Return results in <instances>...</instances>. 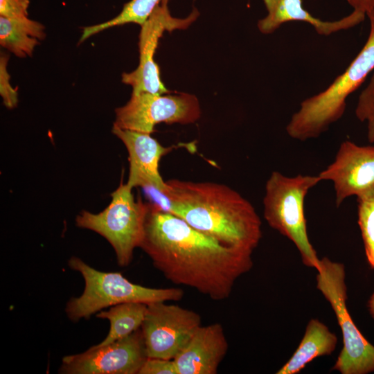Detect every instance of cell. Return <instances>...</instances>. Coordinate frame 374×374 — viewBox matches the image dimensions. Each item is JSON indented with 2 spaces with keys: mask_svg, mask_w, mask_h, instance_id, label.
<instances>
[{
  "mask_svg": "<svg viewBox=\"0 0 374 374\" xmlns=\"http://www.w3.org/2000/svg\"><path fill=\"white\" fill-rule=\"evenodd\" d=\"M168 188L153 203L197 231L221 243L253 251L262 238L261 221L251 204L222 184L179 179L166 181Z\"/></svg>",
  "mask_w": 374,
  "mask_h": 374,
  "instance_id": "cell-2",
  "label": "cell"
},
{
  "mask_svg": "<svg viewBox=\"0 0 374 374\" xmlns=\"http://www.w3.org/2000/svg\"><path fill=\"white\" fill-rule=\"evenodd\" d=\"M355 115L360 121H367V137L374 143V73L366 87L359 96Z\"/></svg>",
  "mask_w": 374,
  "mask_h": 374,
  "instance_id": "cell-21",
  "label": "cell"
},
{
  "mask_svg": "<svg viewBox=\"0 0 374 374\" xmlns=\"http://www.w3.org/2000/svg\"><path fill=\"white\" fill-rule=\"evenodd\" d=\"M139 374H178L173 359L147 358Z\"/></svg>",
  "mask_w": 374,
  "mask_h": 374,
  "instance_id": "cell-23",
  "label": "cell"
},
{
  "mask_svg": "<svg viewBox=\"0 0 374 374\" xmlns=\"http://www.w3.org/2000/svg\"><path fill=\"white\" fill-rule=\"evenodd\" d=\"M141 328L105 346L94 345L84 353L64 357V374H139L147 359Z\"/></svg>",
  "mask_w": 374,
  "mask_h": 374,
  "instance_id": "cell-11",
  "label": "cell"
},
{
  "mask_svg": "<svg viewBox=\"0 0 374 374\" xmlns=\"http://www.w3.org/2000/svg\"><path fill=\"white\" fill-rule=\"evenodd\" d=\"M368 306L369 309L370 314L371 317L374 319V293L371 296L368 303Z\"/></svg>",
  "mask_w": 374,
  "mask_h": 374,
  "instance_id": "cell-26",
  "label": "cell"
},
{
  "mask_svg": "<svg viewBox=\"0 0 374 374\" xmlns=\"http://www.w3.org/2000/svg\"><path fill=\"white\" fill-rule=\"evenodd\" d=\"M229 348L222 326H200L173 359L178 374H216Z\"/></svg>",
  "mask_w": 374,
  "mask_h": 374,
  "instance_id": "cell-14",
  "label": "cell"
},
{
  "mask_svg": "<svg viewBox=\"0 0 374 374\" xmlns=\"http://www.w3.org/2000/svg\"><path fill=\"white\" fill-rule=\"evenodd\" d=\"M115 113L114 126L152 134L160 123H193L199 118L201 110L197 98L193 94L141 92L132 93L130 100L116 108Z\"/></svg>",
  "mask_w": 374,
  "mask_h": 374,
  "instance_id": "cell-8",
  "label": "cell"
},
{
  "mask_svg": "<svg viewBox=\"0 0 374 374\" xmlns=\"http://www.w3.org/2000/svg\"><path fill=\"white\" fill-rule=\"evenodd\" d=\"M370 21L368 39L345 71L324 91L304 100L286 127L288 135L301 141L317 138L340 119L347 97L364 82L374 69V13Z\"/></svg>",
  "mask_w": 374,
  "mask_h": 374,
  "instance_id": "cell-3",
  "label": "cell"
},
{
  "mask_svg": "<svg viewBox=\"0 0 374 374\" xmlns=\"http://www.w3.org/2000/svg\"><path fill=\"white\" fill-rule=\"evenodd\" d=\"M267 15L258 22L259 30L270 34L283 24L292 21H305L312 25L318 34L328 36L341 30L354 27L364 21L365 16L353 11L349 15L334 21L314 17L302 6L301 0H263Z\"/></svg>",
  "mask_w": 374,
  "mask_h": 374,
  "instance_id": "cell-15",
  "label": "cell"
},
{
  "mask_svg": "<svg viewBox=\"0 0 374 374\" xmlns=\"http://www.w3.org/2000/svg\"><path fill=\"white\" fill-rule=\"evenodd\" d=\"M45 37L44 25L37 21L28 17L0 16V44L18 57L31 56Z\"/></svg>",
  "mask_w": 374,
  "mask_h": 374,
  "instance_id": "cell-17",
  "label": "cell"
},
{
  "mask_svg": "<svg viewBox=\"0 0 374 374\" xmlns=\"http://www.w3.org/2000/svg\"><path fill=\"white\" fill-rule=\"evenodd\" d=\"M148 304L140 302L123 303L101 310L96 317L108 319L110 328L105 339L97 346H105L123 339L139 329L145 319Z\"/></svg>",
  "mask_w": 374,
  "mask_h": 374,
  "instance_id": "cell-18",
  "label": "cell"
},
{
  "mask_svg": "<svg viewBox=\"0 0 374 374\" xmlns=\"http://www.w3.org/2000/svg\"><path fill=\"white\" fill-rule=\"evenodd\" d=\"M132 188L121 181L111 194L112 201L102 212L93 214L82 211L76 217L78 227L93 231L112 246L121 267L132 260L136 247H140L145 235L150 203L135 199Z\"/></svg>",
  "mask_w": 374,
  "mask_h": 374,
  "instance_id": "cell-6",
  "label": "cell"
},
{
  "mask_svg": "<svg viewBox=\"0 0 374 374\" xmlns=\"http://www.w3.org/2000/svg\"><path fill=\"white\" fill-rule=\"evenodd\" d=\"M9 58L6 54L0 58V93L4 105L9 109L15 107L18 103V94L16 89L10 83V75L7 70Z\"/></svg>",
  "mask_w": 374,
  "mask_h": 374,
  "instance_id": "cell-22",
  "label": "cell"
},
{
  "mask_svg": "<svg viewBox=\"0 0 374 374\" xmlns=\"http://www.w3.org/2000/svg\"><path fill=\"white\" fill-rule=\"evenodd\" d=\"M168 1L164 0L157 6L141 26L139 66L133 71L122 75V82L132 86V93H169V90L161 82L159 66L154 60L159 38L165 31L187 28L197 18L199 12L194 8L186 18L173 17L168 8Z\"/></svg>",
  "mask_w": 374,
  "mask_h": 374,
  "instance_id": "cell-10",
  "label": "cell"
},
{
  "mask_svg": "<svg viewBox=\"0 0 374 374\" xmlns=\"http://www.w3.org/2000/svg\"><path fill=\"white\" fill-rule=\"evenodd\" d=\"M321 181L319 175L290 177L274 171L267 181L263 199L264 217L268 224L289 238L300 252L303 264L316 270L320 259L308 238L304 201L309 190Z\"/></svg>",
  "mask_w": 374,
  "mask_h": 374,
  "instance_id": "cell-5",
  "label": "cell"
},
{
  "mask_svg": "<svg viewBox=\"0 0 374 374\" xmlns=\"http://www.w3.org/2000/svg\"><path fill=\"white\" fill-rule=\"evenodd\" d=\"M318 175L333 182L337 206L353 195L374 196V146L342 142L333 162Z\"/></svg>",
  "mask_w": 374,
  "mask_h": 374,
  "instance_id": "cell-12",
  "label": "cell"
},
{
  "mask_svg": "<svg viewBox=\"0 0 374 374\" xmlns=\"http://www.w3.org/2000/svg\"><path fill=\"white\" fill-rule=\"evenodd\" d=\"M164 0H130L115 17L101 24L86 26L82 30L80 43L107 28L128 23L141 26L150 16L154 8Z\"/></svg>",
  "mask_w": 374,
  "mask_h": 374,
  "instance_id": "cell-19",
  "label": "cell"
},
{
  "mask_svg": "<svg viewBox=\"0 0 374 374\" xmlns=\"http://www.w3.org/2000/svg\"><path fill=\"white\" fill-rule=\"evenodd\" d=\"M68 263L84 280L81 296L71 299L65 308L67 317L74 322L123 303L179 301L184 295V290L177 287L152 288L135 284L119 272L96 270L78 257H71Z\"/></svg>",
  "mask_w": 374,
  "mask_h": 374,
  "instance_id": "cell-4",
  "label": "cell"
},
{
  "mask_svg": "<svg viewBox=\"0 0 374 374\" xmlns=\"http://www.w3.org/2000/svg\"><path fill=\"white\" fill-rule=\"evenodd\" d=\"M140 248L168 280L214 301L228 299L253 267L252 251L225 245L151 202Z\"/></svg>",
  "mask_w": 374,
  "mask_h": 374,
  "instance_id": "cell-1",
  "label": "cell"
},
{
  "mask_svg": "<svg viewBox=\"0 0 374 374\" xmlns=\"http://www.w3.org/2000/svg\"><path fill=\"white\" fill-rule=\"evenodd\" d=\"M201 325L200 315L166 301L148 304L141 326L148 358L173 359Z\"/></svg>",
  "mask_w": 374,
  "mask_h": 374,
  "instance_id": "cell-9",
  "label": "cell"
},
{
  "mask_svg": "<svg viewBox=\"0 0 374 374\" xmlns=\"http://www.w3.org/2000/svg\"><path fill=\"white\" fill-rule=\"evenodd\" d=\"M317 271V288L332 308L342 333L343 348L332 370L341 374L374 371V346L362 335L347 310L344 265L324 257Z\"/></svg>",
  "mask_w": 374,
  "mask_h": 374,
  "instance_id": "cell-7",
  "label": "cell"
},
{
  "mask_svg": "<svg viewBox=\"0 0 374 374\" xmlns=\"http://www.w3.org/2000/svg\"><path fill=\"white\" fill-rule=\"evenodd\" d=\"M113 133L122 141L129 155L130 172L127 185L132 188H155L164 193L168 185L159 172V161L175 147H164L146 134L113 126Z\"/></svg>",
  "mask_w": 374,
  "mask_h": 374,
  "instance_id": "cell-13",
  "label": "cell"
},
{
  "mask_svg": "<svg viewBox=\"0 0 374 374\" xmlns=\"http://www.w3.org/2000/svg\"><path fill=\"white\" fill-rule=\"evenodd\" d=\"M335 333L317 319L309 321L298 348L290 359L276 372L277 374L300 373L314 359L331 355L336 348Z\"/></svg>",
  "mask_w": 374,
  "mask_h": 374,
  "instance_id": "cell-16",
  "label": "cell"
},
{
  "mask_svg": "<svg viewBox=\"0 0 374 374\" xmlns=\"http://www.w3.org/2000/svg\"><path fill=\"white\" fill-rule=\"evenodd\" d=\"M358 224L362 232L366 256L374 269V196L357 197Z\"/></svg>",
  "mask_w": 374,
  "mask_h": 374,
  "instance_id": "cell-20",
  "label": "cell"
},
{
  "mask_svg": "<svg viewBox=\"0 0 374 374\" xmlns=\"http://www.w3.org/2000/svg\"><path fill=\"white\" fill-rule=\"evenodd\" d=\"M354 10L364 16L374 13V0H346Z\"/></svg>",
  "mask_w": 374,
  "mask_h": 374,
  "instance_id": "cell-25",
  "label": "cell"
},
{
  "mask_svg": "<svg viewBox=\"0 0 374 374\" xmlns=\"http://www.w3.org/2000/svg\"><path fill=\"white\" fill-rule=\"evenodd\" d=\"M30 0H0V16L5 17H28Z\"/></svg>",
  "mask_w": 374,
  "mask_h": 374,
  "instance_id": "cell-24",
  "label": "cell"
}]
</instances>
